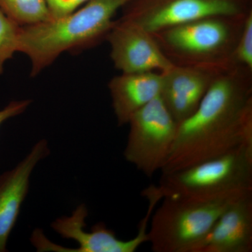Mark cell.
I'll list each match as a JSON object with an SVG mask.
<instances>
[{"mask_svg":"<svg viewBox=\"0 0 252 252\" xmlns=\"http://www.w3.org/2000/svg\"><path fill=\"white\" fill-rule=\"evenodd\" d=\"M131 0H89L81 9L60 18L21 26L18 52L31 63L32 77L66 51L92 45L107 36L118 11Z\"/></svg>","mask_w":252,"mask_h":252,"instance_id":"cell-2","label":"cell"},{"mask_svg":"<svg viewBox=\"0 0 252 252\" xmlns=\"http://www.w3.org/2000/svg\"><path fill=\"white\" fill-rule=\"evenodd\" d=\"M0 9L21 26L51 18L46 0H0Z\"/></svg>","mask_w":252,"mask_h":252,"instance_id":"cell-14","label":"cell"},{"mask_svg":"<svg viewBox=\"0 0 252 252\" xmlns=\"http://www.w3.org/2000/svg\"><path fill=\"white\" fill-rule=\"evenodd\" d=\"M112 107L118 125L127 124L130 117L160 95L161 72L122 73L109 81Z\"/></svg>","mask_w":252,"mask_h":252,"instance_id":"cell-13","label":"cell"},{"mask_svg":"<svg viewBox=\"0 0 252 252\" xmlns=\"http://www.w3.org/2000/svg\"><path fill=\"white\" fill-rule=\"evenodd\" d=\"M252 71L238 65L217 74L196 111L179 124L162 175L252 144Z\"/></svg>","mask_w":252,"mask_h":252,"instance_id":"cell-1","label":"cell"},{"mask_svg":"<svg viewBox=\"0 0 252 252\" xmlns=\"http://www.w3.org/2000/svg\"><path fill=\"white\" fill-rule=\"evenodd\" d=\"M248 14L201 18L152 35L177 65L224 71L238 66L233 63V53Z\"/></svg>","mask_w":252,"mask_h":252,"instance_id":"cell-3","label":"cell"},{"mask_svg":"<svg viewBox=\"0 0 252 252\" xmlns=\"http://www.w3.org/2000/svg\"><path fill=\"white\" fill-rule=\"evenodd\" d=\"M235 65L252 69V14L249 13L233 53Z\"/></svg>","mask_w":252,"mask_h":252,"instance_id":"cell-16","label":"cell"},{"mask_svg":"<svg viewBox=\"0 0 252 252\" xmlns=\"http://www.w3.org/2000/svg\"><path fill=\"white\" fill-rule=\"evenodd\" d=\"M49 154V143L42 139L14 168L0 175V252L7 251L8 239L27 196L33 170Z\"/></svg>","mask_w":252,"mask_h":252,"instance_id":"cell-11","label":"cell"},{"mask_svg":"<svg viewBox=\"0 0 252 252\" xmlns=\"http://www.w3.org/2000/svg\"><path fill=\"white\" fill-rule=\"evenodd\" d=\"M250 192L211 199L165 197L151 220L148 242L154 252H193L227 207Z\"/></svg>","mask_w":252,"mask_h":252,"instance_id":"cell-4","label":"cell"},{"mask_svg":"<svg viewBox=\"0 0 252 252\" xmlns=\"http://www.w3.org/2000/svg\"><path fill=\"white\" fill-rule=\"evenodd\" d=\"M151 211L144 219L135 238L122 240L116 236L112 230L107 228L103 222H99L91 228L90 231L84 230L89 210L85 204H81L72 212L70 216L56 219L51 223V228L64 239L72 240L78 244L77 248H66L51 243L46 238L42 230L36 229L31 236V243L37 252H134L142 244L148 242L147 225Z\"/></svg>","mask_w":252,"mask_h":252,"instance_id":"cell-7","label":"cell"},{"mask_svg":"<svg viewBox=\"0 0 252 252\" xmlns=\"http://www.w3.org/2000/svg\"><path fill=\"white\" fill-rule=\"evenodd\" d=\"M21 28V26L0 9V75L5 63L18 52Z\"/></svg>","mask_w":252,"mask_h":252,"instance_id":"cell-15","label":"cell"},{"mask_svg":"<svg viewBox=\"0 0 252 252\" xmlns=\"http://www.w3.org/2000/svg\"><path fill=\"white\" fill-rule=\"evenodd\" d=\"M31 100L23 99V100L12 101L4 109L0 110V126L3 123L6 122L11 118L17 117L20 114L26 112L28 107L31 105Z\"/></svg>","mask_w":252,"mask_h":252,"instance_id":"cell-18","label":"cell"},{"mask_svg":"<svg viewBox=\"0 0 252 252\" xmlns=\"http://www.w3.org/2000/svg\"><path fill=\"white\" fill-rule=\"evenodd\" d=\"M238 0H154L125 15L151 34L214 16H245Z\"/></svg>","mask_w":252,"mask_h":252,"instance_id":"cell-8","label":"cell"},{"mask_svg":"<svg viewBox=\"0 0 252 252\" xmlns=\"http://www.w3.org/2000/svg\"><path fill=\"white\" fill-rule=\"evenodd\" d=\"M51 18H60L74 12L89 0H46Z\"/></svg>","mask_w":252,"mask_h":252,"instance_id":"cell-17","label":"cell"},{"mask_svg":"<svg viewBox=\"0 0 252 252\" xmlns=\"http://www.w3.org/2000/svg\"><path fill=\"white\" fill-rule=\"evenodd\" d=\"M220 72L175 64L161 72L160 96L178 125L196 111L214 78Z\"/></svg>","mask_w":252,"mask_h":252,"instance_id":"cell-10","label":"cell"},{"mask_svg":"<svg viewBox=\"0 0 252 252\" xmlns=\"http://www.w3.org/2000/svg\"><path fill=\"white\" fill-rule=\"evenodd\" d=\"M127 124L130 130L124 152L126 160L152 177L165 165L178 124L160 96L136 112Z\"/></svg>","mask_w":252,"mask_h":252,"instance_id":"cell-6","label":"cell"},{"mask_svg":"<svg viewBox=\"0 0 252 252\" xmlns=\"http://www.w3.org/2000/svg\"><path fill=\"white\" fill-rule=\"evenodd\" d=\"M252 252V193L230 204L193 252Z\"/></svg>","mask_w":252,"mask_h":252,"instance_id":"cell-12","label":"cell"},{"mask_svg":"<svg viewBox=\"0 0 252 252\" xmlns=\"http://www.w3.org/2000/svg\"><path fill=\"white\" fill-rule=\"evenodd\" d=\"M106 38L113 63L122 73L165 72L175 65L152 34L128 20L115 21Z\"/></svg>","mask_w":252,"mask_h":252,"instance_id":"cell-9","label":"cell"},{"mask_svg":"<svg viewBox=\"0 0 252 252\" xmlns=\"http://www.w3.org/2000/svg\"><path fill=\"white\" fill-rule=\"evenodd\" d=\"M160 199L218 198L252 191V144L183 170L162 175L160 185L149 189Z\"/></svg>","mask_w":252,"mask_h":252,"instance_id":"cell-5","label":"cell"}]
</instances>
